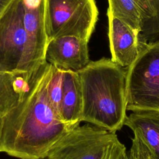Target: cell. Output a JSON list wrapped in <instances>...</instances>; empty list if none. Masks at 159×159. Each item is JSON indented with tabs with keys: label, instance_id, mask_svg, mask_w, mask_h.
Listing matches in <instances>:
<instances>
[{
	"label": "cell",
	"instance_id": "obj_1",
	"mask_svg": "<svg viewBox=\"0 0 159 159\" xmlns=\"http://www.w3.org/2000/svg\"><path fill=\"white\" fill-rule=\"evenodd\" d=\"M54 66L45 61L33 75L27 90L4 116L1 152L19 159H44L73 129L55 112L48 87Z\"/></svg>",
	"mask_w": 159,
	"mask_h": 159
},
{
	"label": "cell",
	"instance_id": "obj_2",
	"mask_svg": "<svg viewBox=\"0 0 159 159\" xmlns=\"http://www.w3.org/2000/svg\"><path fill=\"white\" fill-rule=\"evenodd\" d=\"M83 110L81 122L116 132L127 117L126 69L111 59L90 61L77 71Z\"/></svg>",
	"mask_w": 159,
	"mask_h": 159
},
{
	"label": "cell",
	"instance_id": "obj_3",
	"mask_svg": "<svg viewBox=\"0 0 159 159\" xmlns=\"http://www.w3.org/2000/svg\"><path fill=\"white\" fill-rule=\"evenodd\" d=\"M126 153L116 132L87 123L70 130L45 159H122Z\"/></svg>",
	"mask_w": 159,
	"mask_h": 159
},
{
	"label": "cell",
	"instance_id": "obj_4",
	"mask_svg": "<svg viewBox=\"0 0 159 159\" xmlns=\"http://www.w3.org/2000/svg\"><path fill=\"white\" fill-rule=\"evenodd\" d=\"M140 43L138 57L125 68L127 111H159V39Z\"/></svg>",
	"mask_w": 159,
	"mask_h": 159
},
{
	"label": "cell",
	"instance_id": "obj_5",
	"mask_svg": "<svg viewBox=\"0 0 159 159\" xmlns=\"http://www.w3.org/2000/svg\"><path fill=\"white\" fill-rule=\"evenodd\" d=\"M98 14L94 0H44V22L48 42L66 35L89 41Z\"/></svg>",
	"mask_w": 159,
	"mask_h": 159
},
{
	"label": "cell",
	"instance_id": "obj_6",
	"mask_svg": "<svg viewBox=\"0 0 159 159\" xmlns=\"http://www.w3.org/2000/svg\"><path fill=\"white\" fill-rule=\"evenodd\" d=\"M0 72L23 75L29 81L32 78L27 61L23 0H14L0 16Z\"/></svg>",
	"mask_w": 159,
	"mask_h": 159
},
{
	"label": "cell",
	"instance_id": "obj_7",
	"mask_svg": "<svg viewBox=\"0 0 159 159\" xmlns=\"http://www.w3.org/2000/svg\"><path fill=\"white\" fill-rule=\"evenodd\" d=\"M124 125L134 134L129 159H159V111H132Z\"/></svg>",
	"mask_w": 159,
	"mask_h": 159
},
{
	"label": "cell",
	"instance_id": "obj_8",
	"mask_svg": "<svg viewBox=\"0 0 159 159\" xmlns=\"http://www.w3.org/2000/svg\"><path fill=\"white\" fill-rule=\"evenodd\" d=\"M24 22L27 35V61L29 75L46 61L48 40L44 22V0H23Z\"/></svg>",
	"mask_w": 159,
	"mask_h": 159
},
{
	"label": "cell",
	"instance_id": "obj_9",
	"mask_svg": "<svg viewBox=\"0 0 159 159\" xmlns=\"http://www.w3.org/2000/svg\"><path fill=\"white\" fill-rule=\"evenodd\" d=\"M88 42L71 35L55 38L48 42L45 60L57 68L78 71L90 61Z\"/></svg>",
	"mask_w": 159,
	"mask_h": 159
},
{
	"label": "cell",
	"instance_id": "obj_10",
	"mask_svg": "<svg viewBox=\"0 0 159 159\" xmlns=\"http://www.w3.org/2000/svg\"><path fill=\"white\" fill-rule=\"evenodd\" d=\"M108 37L111 60L124 68L129 66L138 57L140 33L107 11Z\"/></svg>",
	"mask_w": 159,
	"mask_h": 159
},
{
	"label": "cell",
	"instance_id": "obj_11",
	"mask_svg": "<svg viewBox=\"0 0 159 159\" xmlns=\"http://www.w3.org/2000/svg\"><path fill=\"white\" fill-rule=\"evenodd\" d=\"M83 98L78 73L73 70H63L61 117L74 129L81 122Z\"/></svg>",
	"mask_w": 159,
	"mask_h": 159
},
{
	"label": "cell",
	"instance_id": "obj_12",
	"mask_svg": "<svg viewBox=\"0 0 159 159\" xmlns=\"http://www.w3.org/2000/svg\"><path fill=\"white\" fill-rule=\"evenodd\" d=\"M29 81L23 75L0 72V117L18 103L27 90Z\"/></svg>",
	"mask_w": 159,
	"mask_h": 159
},
{
	"label": "cell",
	"instance_id": "obj_13",
	"mask_svg": "<svg viewBox=\"0 0 159 159\" xmlns=\"http://www.w3.org/2000/svg\"><path fill=\"white\" fill-rule=\"evenodd\" d=\"M135 1L142 19L140 39L147 42L159 35V0Z\"/></svg>",
	"mask_w": 159,
	"mask_h": 159
},
{
	"label": "cell",
	"instance_id": "obj_14",
	"mask_svg": "<svg viewBox=\"0 0 159 159\" xmlns=\"http://www.w3.org/2000/svg\"><path fill=\"white\" fill-rule=\"evenodd\" d=\"M107 10L140 33L142 29L140 11L135 0H108Z\"/></svg>",
	"mask_w": 159,
	"mask_h": 159
},
{
	"label": "cell",
	"instance_id": "obj_15",
	"mask_svg": "<svg viewBox=\"0 0 159 159\" xmlns=\"http://www.w3.org/2000/svg\"><path fill=\"white\" fill-rule=\"evenodd\" d=\"M63 70L54 66L52 76L48 87V95L50 103L60 117L63 93Z\"/></svg>",
	"mask_w": 159,
	"mask_h": 159
},
{
	"label": "cell",
	"instance_id": "obj_16",
	"mask_svg": "<svg viewBox=\"0 0 159 159\" xmlns=\"http://www.w3.org/2000/svg\"><path fill=\"white\" fill-rule=\"evenodd\" d=\"M14 0H0V16Z\"/></svg>",
	"mask_w": 159,
	"mask_h": 159
},
{
	"label": "cell",
	"instance_id": "obj_17",
	"mask_svg": "<svg viewBox=\"0 0 159 159\" xmlns=\"http://www.w3.org/2000/svg\"><path fill=\"white\" fill-rule=\"evenodd\" d=\"M2 120H3V117H0V140H1V130H2ZM0 152H1V147H0Z\"/></svg>",
	"mask_w": 159,
	"mask_h": 159
},
{
	"label": "cell",
	"instance_id": "obj_18",
	"mask_svg": "<svg viewBox=\"0 0 159 159\" xmlns=\"http://www.w3.org/2000/svg\"><path fill=\"white\" fill-rule=\"evenodd\" d=\"M122 159H129V157H128V155H127V153H126V154L123 157Z\"/></svg>",
	"mask_w": 159,
	"mask_h": 159
}]
</instances>
